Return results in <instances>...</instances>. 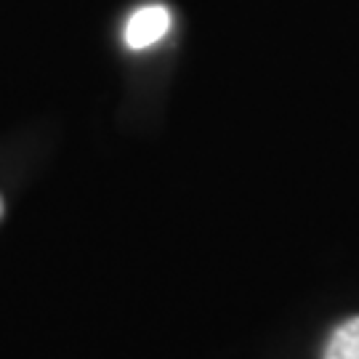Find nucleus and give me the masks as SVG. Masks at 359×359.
<instances>
[{
	"instance_id": "f257e3e1",
	"label": "nucleus",
	"mask_w": 359,
	"mask_h": 359,
	"mask_svg": "<svg viewBox=\"0 0 359 359\" xmlns=\"http://www.w3.org/2000/svg\"><path fill=\"white\" fill-rule=\"evenodd\" d=\"M170 29V11L165 6H142L128 16L123 40L130 51H144L168 35Z\"/></svg>"
},
{
	"instance_id": "f03ea898",
	"label": "nucleus",
	"mask_w": 359,
	"mask_h": 359,
	"mask_svg": "<svg viewBox=\"0 0 359 359\" xmlns=\"http://www.w3.org/2000/svg\"><path fill=\"white\" fill-rule=\"evenodd\" d=\"M322 359H359V317H351L335 327Z\"/></svg>"
},
{
	"instance_id": "7ed1b4c3",
	"label": "nucleus",
	"mask_w": 359,
	"mask_h": 359,
	"mask_svg": "<svg viewBox=\"0 0 359 359\" xmlns=\"http://www.w3.org/2000/svg\"><path fill=\"white\" fill-rule=\"evenodd\" d=\"M0 213H3V200H0Z\"/></svg>"
}]
</instances>
